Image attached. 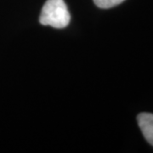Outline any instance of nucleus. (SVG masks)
I'll return each instance as SVG.
<instances>
[{"label":"nucleus","mask_w":153,"mask_h":153,"mask_svg":"<svg viewBox=\"0 0 153 153\" xmlns=\"http://www.w3.org/2000/svg\"><path fill=\"white\" fill-rule=\"evenodd\" d=\"M70 20L71 16L64 0H47L39 17L42 25L59 29L67 27Z\"/></svg>","instance_id":"f257e3e1"},{"label":"nucleus","mask_w":153,"mask_h":153,"mask_svg":"<svg viewBox=\"0 0 153 153\" xmlns=\"http://www.w3.org/2000/svg\"><path fill=\"white\" fill-rule=\"evenodd\" d=\"M137 121L145 139L153 146V114L147 112L140 113L137 117Z\"/></svg>","instance_id":"f03ea898"},{"label":"nucleus","mask_w":153,"mask_h":153,"mask_svg":"<svg viewBox=\"0 0 153 153\" xmlns=\"http://www.w3.org/2000/svg\"><path fill=\"white\" fill-rule=\"evenodd\" d=\"M125 0H94L95 5L101 9H110L122 4Z\"/></svg>","instance_id":"7ed1b4c3"}]
</instances>
